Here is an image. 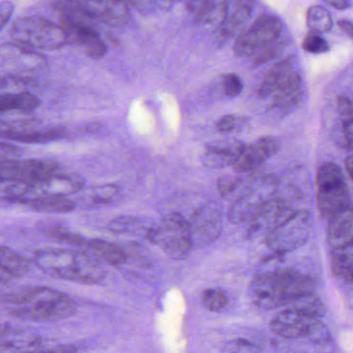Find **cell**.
Here are the masks:
<instances>
[{
	"label": "cell",
	"mask_w": 353,
	"mask_h": 353,
	"mask_svg": "<svg viewBox=\"0 0 353 353\" xmlns=\"http://www.w3.org/2000/svg\"><path fill=\"white\" fill-rule=\"evenodd\" d=\"M6 311L26 321L54 322L75 315L77 303L67 293L45 286H26L1 296Z\"/></svg>",
	"instance_id": "cell-1"
},
{
	"label": "cell",
	"mask_w": 353,
	"mask_h": 353,
	"mask_svg": "<svg viewBox=\"0 0 353 353\" xmlns=\"http://www.w3.org/2000/svg\"><path fill=\"white\" fill-rule=\"evenodd\" d=\"M317 282L313 276L294 268H276L260 272L251 281L248 289L250 299L262 310H276L305 293L315 292Z\"/></svg>",
	"instance_id": "cell-2"
},
{
	"label": "cell",
	"mask_w": 353,
	"mask_h": 353,
	"mask_svg": "<svg viewBox=\"0 0 353 353\" xmlns=\"http://www.w3.org/2000/svg\"><path fill=\"white\" fill-rule=\"evenodd\" d=\"M34 260L45 274L61 280L92 285L106 276L102 260L86 250L41 249L34 253Z\"/></svg>",
	"instance_id": "cell-3"
},
{
	"label": "cell",
	"mask_w": 353,
	"mask_h": 353,
	"mask_svg": "<svg viewBox=\"0 0 353 353\" xmlns=\"http://www.w3.org/2000/svg\"><path fill=\"white\" fill-rule=\"evenodd\" d=\"M288 43L284 23L276 16L264 14L237 37L233 51L237 57L250 59L255 65L278 57Z\"/></svg>",
	"instance_id": "cell-4"
},
{
	"label": "cell",
	"mask_w": 353,
	"mask_h": 353,
	"mask_svg": "<svg viewBox=\"0 0 353 353\" xmlns=\"http://www.w3.org/2000/svg\"><path fill=\"white\" fill-rule=\"evenodd\" d=\"M258 97L270 108L287 113L301 103L303 94V77L292 57L278 61L260 82Z\"/></svg>",
	"instance_id": "cell-5"
},
{
	"label": "cell",
	"mask_w": 353,
	"mask_h": 353,
	"mask_svg": "<svg viewBox=\"0 0 353 353\" xmlns=\"http://www.w3.org/2000/svg\"><path fill=\"white\" fill-rule=\"evenodd\" d=\"M53 9L61 16V28L65 30L69 44L83 47L88 57L99 59L107 53L106 43L100 32L88 24L85 14L80 10L77 1H57Z\"/></svg>",
	"instance_id": "cell-6"
},
{
	"label": "cell",
	"mask_w": 353,
	"mask_h": 353,
	"mask_svg": "<svg viewBox=\"0 0 353 353\" xmlns=\"http://www.w3.org/2000/svg\"><path fill=\"white\" fill-rule=\"evenodd\" d=\"M318 212L326 222L350 205V195L344 172L339 165L325 162L320 165L316 176Z\"/></svg>",
	"instance_id": "cell-7"
},
{
	"label": "cell",
	"mask_w": 353,
	"mask_h": 353,
	"mask_svg": "<svg viewBox=\"0 0 353 353\" xmlns=\"http://www.w3.org/2000/svg\"><path fill=\"white\" fill-rule=\"evenodd\" d=\"M11 37L17 44L38 52L57 50L69 44L63 28L41 16L22 17L14 22Z\"/></svg>",
	"instance_id": "cell-8"
},
{
	"label": "cell",
	"mask_w": 353,
	"mask_h": 353,
	"mask_svg": "<svg viewBox=\"0 0 353 353\" xmlns=\"http://www.w3.org/2000/svg\"><path fill=\"white\" fill-rule=\"evenodd\" d=\"M146 239L174 260L185 259L194 247L189 221L179 212L167 214L152 225Z\"/></svg>",
	"instance_id": "cell-9"
},
{
	"label": "cell",
	"mask_w": 353,
	"mask_h": 353,
	"mask_svg": "<svg viewBox=\"0 0 353 353\" xmlns=\"http://www.w3.org/2000/svg\"><path fill=\"white\" fill-rule=\"evenodd\" d=\"M270 330L281 338L296 340L307 339L315 344L330 342V332L320 318L309 317L297 312L283 309L270 323Z\"/></svg>",
	"instance_id": "cell-10"
},
{
	"label": "cell",
	"mask_w": 353,
	"mask_h": 353,
	"mask_svg": "<svg viewBox=\"0 0 353 353\" xmlns=\"http://www.w3.org/2000/svg\"><path fill=\"white\" fill-rule=\"evenodd\" d=\"M0 67L1 76H18L43 81L48 63L38 51L9 42L3 43L0 47Z\"/></svg>",
	"instance_id": "cell-11"
},
{
	"label": "cell",
	"mask_w": 353,
	"mask_h": 353,
	"mask_svg": "<svg viewBox=\"0 0 353 353\" xmlns=\"http://www.w3.org/2000/svg\"><path fill=\"white\" fill-rule=\"evenodd\" d=\"M313 228V219L307 210H295L266 236L265 243L272 253L284 254L303 247Z\"/></svg>",
	"instance_id": "cell-12"
},
{
	"label": "cell",
	"mask_w": 353,
	"mask_h": 353,
	"mask_svg": "<svg viewBox=\"0 0 353 353\" xmlns=\"http://www.w3.org/2000/svg\"><path fill=\"white\" fill-rule=\"evenodd\" d=\"M278 179L274 175L258 174L251 189L237 201L233 202L228 212L231 223L249 224L262 206L276 195Z\"/></svg>",
	"instance_id": "cell-13"
},
{
	"label": "cell",
	"mask_w": 353,
	"mask_h": 353,
	"mask_svg": "<svg viewBox=\"0 0 353 353\" xmlns=\"http://www.w3.org/2000/svg\"><path fill=\"white\" fill-rule=\"evenodd\" d=\"M3 183L38 185L61 172L57 163L51 160L8 161L0 163Z\"/></svg>",
	"instance_id": "cell-14"
},
{
	"label": "cell",
	"mask_w": 353,
	"mask_h": 353,
	"mask_svg": "<svg viewBox=\"0 0 353 353\" xmlns=\"http://www.w3.org/2000/svg\"><path fill=\"white\" fill-rule=\"evenodd\" d=\"M294 212L295 210H293L288 200L274 196L262 206L261 210L248 225V236L253 239L264 236L266 239L272 231Z\"/></svg>",
	"instance_id": "cell-15"
},
{
	"label": "cell",
	"mask_w": 353,
	"mask_h": 353,
	"mask_svg": "<svg viewBox=\"0 0 353 353\" xmlns=\"http://www.w3.org/2000/svg\"><path fill=\"white\" fill-rule=\"evenodd\" d=\"M189 223L194 245H210L216 241L222 232V212L214 204H203L193 212Z\"/></svg>",
	"instance_id": "cell-16"
},
{
	"label": "cell",
	"mask_w": 353,
	"mask_h": 353,
	"mask_svg": "<svg viewBox=\"0 0 353 353\" xmlns=\"http://www.w3.org/2000/svg\"><path fill=\"white\" fill-rule=\"evenodd\" d=\"M278 150L279 142L276 138H259L254 143L243 146L235 159L233 168L239 174L258 172L262 164L274 156Z\"/></svg>",
	"instance_id": "cell-17"
},
{
	"label": "cell",
	"mask_w": 353,
	"mask_h": 353,
	"mask_svg": "<svg viewBox=\"0 0 353 353\" xmlns=\"http://www.w3.org/2000/svg\"><path fill=\"white\" fill-rule=\"evenodd\" d=\"M80 10L90 18L111 26H127L131 20L128 3L123 1H77Z\"/></svg>",
	"instance_id": "cell-18"
},
{
	"label": "cell",
	"mask_w": 353,
	"mask_h": 353,
	"mask_svg": "<svg viewBox=\"0 0 353 353\" xmlns=\"http://www.w3.org/2000/svg\"><path fill=\"white\" fill-rule=\"evenodd\" d=\"M76 239L77 241H75L76 243L74 245L83 247L86 251L94 254L101 260L117 268L125 265L130 260L133 259V253H135L133 247H123L103 239H88L79 234Z\"/></svg>",
	"instance_id": "cell-19"
},
{
	"label": "cell",
	"mask_w": 353,
	"mask_h": 353,
	"mask_svg": "<svg viewBox=\"0 0 353 353\" xmlns=\"http://www.w3.org/2000/svg\"><path fill=\"white\" fill-rule=\"evenodd\" d=\"M83 188L84 181L81 177L75 174H65V173L59 172L38 185H30V196L28 199L39 197V196L67 197V196L81 191Z\"/></svg>",
	"instance_id": "cell-20"
},
{
	"label": "cell",
	"mask_w": 353,
	"mask_h": 353,
	"mask_svg": "<svg viewBox=\"0 0 353 353\" xmlns=\"http://www.w3.org/2000/svg\"><path fill=\"white\" fill-rule=\"evenodd\" d=\"M326 239L332 251L353 245V203L327 223Z\"/></svg>",
	"instance_id": "cell-21"
},
{
	"label": "cell",
	"mask_w": 353,
	"mask_h": 353,
	"mask_svg": "<svg viewBox=\"0 0 353 353\" xmlns=\"http://www.w3.org/2000/svg\"><path fill=\"white\" fill-rule=\"evenodd\" d=\"M254 9L252 1H232L228 3L226 15L216 28V38L220 41L230 39L241 32L251 17Z\"/></svg>",
	"instance_id": "cell-22"
},
{
	"label": "cell",
	"mask_w": 353,
	"mask_h": 353,
	"mask_svg": "<svg viewBox=\"0 0 353 353\" xmlns=\"http://www.w3.org/2000/svg\"><path fill=\"white\" fill-rule=\"evenodd\" d=\"M229 1H219V0H198V1H188L185 8L190 15L201 24L222 23Z\"/></svg>",
	"instance_id": "cell-23"
},
{
	"label": "cell",
	"mask_w": 353,
	"mask_h": 353,
	"mask_svg": "<svg viewBox=\"0 0 353 353\" xmlns=\"http://www.w3.org/2000/svg\"><path fill=\"white\" fill-rule=\"evenodd\" d=\"M67 134V130L63 127H34L20 131L1 132V137L23 143H47L63 139Z\"/></svg>",
	"instance_id": "cell-24"
},
{
	"label": "cell",
	"mask_w": 353,
	"mask_h": 353,
	"mask_svg": "<svg viewBox=\"0 0 353 353\" xmlns=\"http://www.w3.org/2000/svg\"><path fill=\"white\" fill-rule=\"evenodd\" d=\"M243 145L245 144L239 141L208 145L202 157L203 164L210 168L233 166L235 159Z\"/></svg>",
	"instance_id": "cell-25"
},
{
	"label": "cell",
	"mask_w": 353,
	"mask_h": 353,
	"mask_svg": "<svg viewBox=\"0 0 353 353\" xmlns=\"http://www.w3.org/2000/svg\"><path fill=\"white\" fill-rule=\"evenodd\" d=\"M259 171L250 174H241L239 176H223L218 179V189L225 200L235 202L241 199L253 185Z\"/></svg>",
	"instance_id": "cell-26"
},
{
	"label": "cell",
	"mask_w": 353,
	"mask_h": 353,
	"mask_svg": "<svg viewBox=\"0 0 353 353\" xmlns=\"http://www.w3.org/2000/svg\"><path fill=\"white\" fill-rule=\"evenodd\" d=\"M1 258V281L10 282L16 279H21L28 274L30 262L20 254L16 253L9 247L3 245L0 250Z\"/></svg>",
	"instance_id": "cell-27"
},
{
	"label": "cell",
	"mask_w": 353,
	"mask_h": 353,
	"mask_svg": "<svg viewBox=\"0 0 353 353\" xmlns=\"http://www.w3.org/2000/svg\"><path fill=\"white\" fill-rule=\"evenodd\" d=\"M40 106V100L32 92L1 94L0 111L5 113H30Z\"/></svg>",
	"instance_id": "cell-28"
},
{
	"label": "cell",
	"mask_w": 353,
	"mask_h": 353,
	"mask_svg": "<svg viewBox=\"0 0 353 353\" xmlns=\"http://www.w3.org/2000/svg\"><path fill=\"white\" fill-rule=\"evenodd\" d=\"M330 270L339 280L353 284V245L332 250Z\"/></svg>",
	"instance_id": "cell-29"
},
{
	"label": "cell",
	"mask_w": 353,
	"mask_h": 353,
	"mask_svg": "<svg viewBox=\"0 0 353 353\" xmlns=\"http://www.w3.org/2000/svg\"><path fill=\"white\" fill-rule=\"evenodd\" d=\"M284 309L297 312L309 317L320 318V319L325 314V307L315 292L305 293L294 297L287 303Z\"/></svg>",
	"instance_id": "cell-30"
},
{
	"label": "cell",
	"mask_w": 353,
	"mask_h": 353,
	"mask_svg": "<svg viewBox=\"0 0 353 353\" xmlns=\"http://www.w3.org/2000/svg\"><path fill=\"white\" fill-rule=\"evenodd\" d=\"M22 204L43 212H70L76 208L73 200L59 196H39L26 200Z\"/></svg>",
	"instance_id": "cell-31"
},
{
	"label": "cell",
	"mask_w": 353,
	"mask_h": 353,
	"mask_svg": "<svg viewBox=\"0 0 353 353\" xmlns=\"http://www.w3.org/2000/svg\"><path fill=\"white\" fill-rule=\"evenodd\" d=\"M343 144L353 152V99L340 97L336 101Z\"/></svg>",
	"instance_id": "cell-32"
},
{
	"label": "cell",
	"mask_w": 353,
	"mask_h": 353,
	"mask_svg": "<svg viewBox=\"0 0 353 353\" xmlns=\"http://www.w3.org/2000/svg\"><path fill=\"white\" fill-rule=\"evenodd\" d=\"M307 26L310 32L321 34L332 28V16L321 6H312L307 12Z\"/></svg>",
	"instance_id": "cell-33"
},
{
	"label": "cell",
	"mask_w": 353,
	"mask_h": 353,
	"mask_svg": "<svg viewBox=\"0 0 353 353\" xmlns=\"http://www.w3.org/2000/svg\"><path fill=\"white\" fill-rule=\"evenodd\" d=\"M150 227H145L140 219L134 218V216H121V218L114 219L109 224V230L114 233H123V234H140L143 232L146 237Z\"/></svg>",
	"instance_id": "cell-34"
},
{
	"label": "cell",
	"mask_w": 353,
	"mask_h": 353,
	"mask_svg": "<svg viewBox=\"0 0 353 353\" xmlns=\"http://www.w3.org/2000/svg\"><path fill=\"white\" fill-rule=\"evenodd\" d=\"M202 303H203L204 307L210 311L220 312L228 303V297L222 289H206L202 294Z\"/></svg>",
	"instance_id": "cell-35"
},
{
	"label": "cell",
	"mask_w": 353,
	"mask_h": 353,
	"mask_svg": "<svg viewBox=\"0 0 353 353\" xmlns=\"http://www.w3.org/2000/svg\"><path fill=\"white\" fill-rule=\"evenodd\" d=\"M119 193V187L117 185H105L92 190L90 200L94 205L109 204L117 198Z\"/></svg>",
	"instance_id": "cell-36"
},
{
	"label": "cell",
	"mask_w": 353,
	"mask_h": 353,
	"mask_svg": "<svg viewBox=\"0 0 353 353\" xmlns=\"http://www.w3.org/2000/svg\"><path fill=\"white\" fill-rule=\"evenodd\" d=\"M303 49L311 54H323L330 51V45L321 34L310 32L303 40Z\"/></svg>",
	"instance_id": "cell-37"
},
{
	"label": "cell",
	"mask_w": 353,
	"mask_h": 353,
	"mask_svg": "<svg viewBox=\"0 0 353 353\" xmlns=\"http://www.w3.org/2000/svg\"><path fill=\"white\" fill-rule=\"evenodd\" d=\"M222 353H261L259 347L245 339H234L224 345Z\"/></svg>",
	"instance_id": "cell-38"
},
{
	"label": "cell",
	"mask_w": 353,
	"mask_h": 353,
	"mask_svg": "<svg viewBox=\"0 0 353 353\" xmlns=\"http://www.w3.org/2000/svg\"><path fill=\"white\" fill-rule=\"evenodd\" d=\"M222 88L225 96L229 97V98H235L243 92V81L235 74H225L222 77Z\"/></svg>",
	"instance_id": "cell-39"
},
{
	"label": "cell",
	"mask_w": 353,
	"mask_h": 353,
	"mask_svg": "<svg viewBox=\"0 0 353 353\" xmlns=\"http://www.w3.org/2000/svg\"><path fill=\"white\" fill-rule=\"evenodd\" d=\"M241 125V119L235 115H224L222 119H219L216 123V129L221 133H230L235 131Z\"/></svg>",
	"instance_id": "cell-40"
},
{
	"label": "cell",
	"mask_w": 353,
	"mask_h": 353,
	"mask_svg": "<svg viewBox=\"0 0 353 353\" xmlns=\"http://www.w3.org/2000/svg\"><path fill=\"white\" fill-rule=\"evenodd\" d=\"M21 152V148H17V146L14 145V144L6 141L1 142V148H0V158H1V162L20 160Z\"/></svg>",
	"instance_id": "cell-41"
},
{
	"label": "cell",
	"mask_w": 353,
	"mask_h": 353,
	"mask_svg": "<svg viewBox=\"0 0 353 353\" xmlns=\"http://www.w3.org/2000/svg\"><path fill=\"white\" fill-rule=\"evenodd\" d=\"M78 347L75 345H59V346L53 347V348L43 349L40 351H23L18 353H77Z\"/></svg>",
	"instance_id": "cell-42"
},
{
	"label": "cell",
	"mask_w": 353,
	"mask_h": 353,
	"mask_svg": "<svg viewBox=\"0 0 353 353\" xmlns=\"http://www.w3.org/2000/svg\"><path fill=\"white\" fill-rule=\"evenodd\" d=\"M13 12V3L9 1H0V26L1 28L7 24Z\"/></svg>",
	"instance_id": "cell-43"
},
{
	"label": "cell",
	"mask_w": 353,
	"mask_h": 353,
	"mask_svg": "<svg viewBox=\"0 0 353 353\" xmlns=\"http://www.w3.org/2000/svg\"><path fill=\"white\" fill-rule=\"evenodd\" d=\"M339 28L353 40V22L348 19H342L338 22Z\"/></svg>",
	"instance_id": "cell-44"
},
{
	"label": "cell",
	"mask_w": 353,
	"mask_h": 353,
	"mask_svg": "<svg viewBox=\"0 0 353 353\" xmlns=\"http://www.w3.org/2000/svg\"><path fill=\"white\" fill-rule=\"evenodd\" d=\"M327 5L334 9L339 10V11H344V10L349 9L352 6L350 1L347 0H341V1H328Z\"/></svg>",
	"instance_id": "cell-45"
},
{
	"label": "cell",
	"mask_w": 353,
	"mask_h": 353,
	"mask_svg": "<svg viewBox=\"0 0 353 353\" xmlns=\"http://www.w3.org/2000/svg\"><path fill=\"white\" fill-rule=\"evenodd\" d=\"M345 170H346V173L350 177L351 181H353V154L345 161Z\"/></svg>",
	"instance_id": "cell-46"
}]
</instances>
